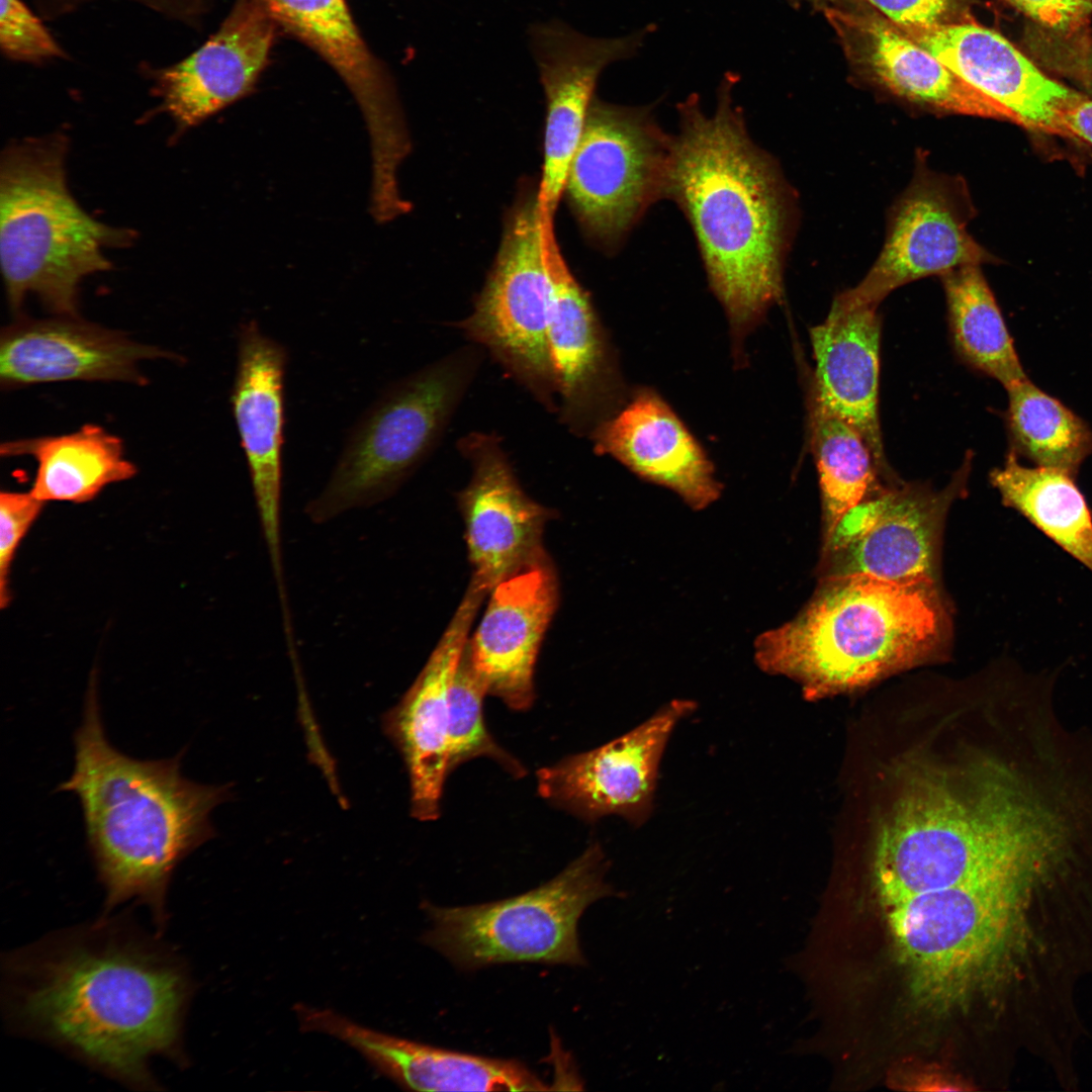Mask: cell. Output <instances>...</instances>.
<instances>
[{
  "label": "cell",
  "instance_id": "obj_1",
  "mask_svg": "<svg viewBox=\"0 0 1092 1092\" xmlns=\"http://www.w3.org/2000/svg\"><path fill=\"white\" fill-rule=\"evenodd\" d=\"M92 928L17 957L10 1004L31 1031L130 1084H152L148 1063L177 1050L188 997L169 956Z\"/></svg>",
  "mask_w": 1092,
  "mask_h": 1092
},
{
  "label": "cell",
  "instance_id": "obj_2",
  "mask_svg": "<svg viewBox=\"0 0 1092 1092\" xmlns=\"http://www.w3.org/2000/svg\"><path fill=\"white\" fill-rule=\"evenodd\" d=\"M727 73L712 115L696 95L679 104L665 194L695 232L712 287L736 328L756 321L783 293L791 194L777 163L748 136Z\"/></svg>",
  "mask_w": 1092,
  "mask_h": 1092
},
{
  "label": "cell",
  "instance_id": "obj_3",
  "mask_svg": "<svg viewBox=\"0 0 1092 1092\" xmlns=\"http://www.w3.org/2000/svg\"><path fill=\"white\" fill-rule=\"evenodd\" d=\"M74 745L73 772L57 791L79 800L106 904L134 899L161 919L174 870L215 836L210 813L231 798V787L185 778L186 747L163 759L133 758L116 749L106 736L94 685Z\"/></svg>",
  "mask_w": 1092,
  "mask_h": 1092
},
{
  "label": "cell",
  "instance_id": "obj_4",
  "mask_svg": "<svg viewBox=\"0 0 1092 1092\" xmlns=\"http://www.w3.org/2000/svg\"><path fill=\"white\" fill-rule=\"evenodd\" d=\"M948 633L934 579L823 577L798 615L755 640L754 659L762 671L798 682L812 701L928 662Z\"/></svg>",
  "mask_w": 1092,
  "mask_h": 1092
},
{
  "label": "cell",
  "instance_id": "obj_5",
  "mask_svg": "<svg viewBox=\"0 0 1092 1092\" xmlns=\"http://www.w3.org/2000/svg\"><path fill=\"white\" fill-rule=\"evenodd\" d=\"M67 138L53 133L10 144L0 164V257L9 306L31 294L60 316H77L79 285L111 264L103 250L134 233L90 216L70 193Z\"/></svg>",
  "mask_w": 1092,
  "mask_h": 1092
},
{
  "label": "cell",
  "instance_id": "obj_6",
  "mask_svg": "<svg viewBox=\"0 0 1092 1092\" xmlns=\"http://www.w3.org/2000/svg\"><path fill=\"white\" fill-rule=\"evenodd\" d=\"M481 360L479 346L461 347L387 387L349 432L308 518L324 523L394 493L436 449Z\"/></svg>",
  "mask_w": 1092,
  "mask_h": 1092
},
{
  "label": "cell",
  "instance_id": "obj_7",
  "mask_svg": "<svg viewBox=\"0 0 1092 1092\" xmlns=\"http://www.w3.org/2000/svg\"><path fill=\"white\" fill-rule=\"evenodd\" d=\"M607 856L592 843L560 874L524 894L484 904L423 909L422 941L462 971L513 963L583 966L577 924L597 900L616 895Z\"/></svg>",
  "mask_w": 1092,
  "mask_h": 1092
},
{
  "label": "cell",
  "instance_id": "obj_8",
  "mask_svg": "<svg viewBox=\"0 0 1092 1092\" xmlns=\"http://www.w3.org/2000/svg\"><path fill=\"white\" fill-rule=\"evenodd\" d=\"M551 285L537 188L527 186L506 219L492 268L470 315L454 326L484 348L550 413L557 382L548 345Z\"/></svg>",
  "mask_w": 1092,
  "mask_h": 1092
},
{
  "label": "cell",
  "instance_id": "obj_9",
  "mask_svg": "<svg viewBox=\"0 0 1092 1092\" xmlns=\"http://www.w3.org/2000/svg\"><path fill=\"white\" fill-rule=\"evenodd\" d=\"M669 147L647 108L594 98L563 192L584 235L604 248L621 241L665 194Z\"/></svg>",
  "mask_w": 1092,
  "mask_h": 1092
},
{
  "label": "cell",
  "instance_id": "obj_10",
  "mask_svg": "<svg viewBox=\"0 0 1092 1092\" xmlns=\"http://www.w3.org/2000/svg\"><path fill=\"white\" fill-rule=\"evenodd\" d=\"M971 455L949 483L928 485L894 479L880 483L823 542L820 578L869 575L907 582L934 579L946 513L964 493Z\"/></svg>",
  "mask_w": 1092,
  "mask_h": 1092
},
{
  "label": "cell",
  "instance_id": "obj_11",
  "mask_svg": "<svg viewBox=\"0 0 1092 1092\" xmlns=\"http://www.w3.org/2000/svg\"><path fill=\"white\" fill-rule=\"evenodd\" d=\"M974 214L965 180L930 169L919 155L911 181L890 209L880 255L863 278L834 300L849 307L879 306L912 281L994 262L968 231Z\"/></svg>",
  "mask_w": 1092,
  "mask_h": 1092
},
{
  "label": "cell",
  "instance_id": "obj_12",
  "mask_svg": "<svg viewBox=\"0 0 1092 1092\" xmlns=\"http://www.w3.org/2000/svg\"><path fill=\"white\" fill-rule=\"evenodd\" d=\"M696 702L675 699L627 733L537 771L539 795L588 822L616 815L641 827L654 809L660 763Z\"/></svg>",
  "mask_w": 1092,
  "mask_h": 1092
},
{
  "label": "cell",
  "instance_id": "obj_13",
  "mask_svg": "<svg viewBox=\"0 0 1092 1092\" xmlns=\"http://www.w3.org/2000/svg\"><path fill=\"white\" fill-rule=\"evenodd\" d=\"M457 447L472 469L458 493L472 567L469 583L489 594L507 577L548 558L542 536L551 513L523 490L497 435L471 432Z\"/></svg>",
  "mask_w": 1092,
  "mask_h": 1092
},
{
  "label": "cell",
  "instance_id": "obj_14",
  "mask_svg": "<svg viewBox=\"0 0 1092 1092\" xmlns=\"http://www.w3.org/2000/svg\"><path fill=\"white\" fill-rule=\"evenodd\" d=\"M649 28L620 37L586 36L560 20L534 24L531 46L546 99L538 206L554 218L571 159L584 130L597 81L610 64L634 56Z\"/></svg>",
  "mask_w": 1092,
  "mask_h": 1092
},
{
  "label": "cell",
  "instance_id": "obj_15",
  "mask_svg": "<svg viewBox=\"0 0 1092 1092\" xmlns=\"http://www.w3.org/2000/svg\"><path fill=\"white\" fill-rule=\"evenodd\" d=\"M487 594L469 584L423 669L400 701L381 717L386 737L400 753L411 785V814L420 821L440 816L449 761V692Z\"/></svg>",
  "mask_w": 1092,
  "mask_h": 1092
},
{
  "label": "cell",
  "instance_id": "obj_16",
  "mask_svg": "<svg viewBox=\"0 0 1092 1092\" xmlns=\"http://www.w3.org/2000/svg\"><path fill=\"white\" fill-rule=\"evenodd\" d=\"M277 29L261 0H236L218 29L193 53L147 71L160 109L184 131L249 94L266 67Z\"/></svg>",
  "mask_w": 1092,
  "mask_h": 1092
},
{
  "label": "cell",
  "instance_id": "obj_17",
  "mask_svg": "<svg viewBox=\"0 0 1092 1092\" xmlns=\"http://www.w3.org/2000/svg\"><path fill=\"white\" fill-rule=\"evenodd\" d=\"M278 28L322 57L342 78L364 115L372 162L393 166L411 151L394 82L362 37L346 0H261Z\"/></svg>",
  "mask_w": 1092,
  "mask_h": 1092
},
{
  "label": "cell",
  "instance_id": "obj_18",
  "mask_svg": "<svg viewBox=\"0 0 1092 1092\" xmlns=\"http://www.w3.org/2000/svg\"><path fill=\"white\" fill-rule=\"evenodd\" d=\"M287 351L249 321L238 333L237 367L231 394L263 535L282 589L280 504L284 444V382Z\"/></svg>",
  "mask_w": 1092,
  "mask_h": 1092
},
{
  "label": "cell",
  "instance_id": "obj_19",
  "mask_svg": "<svg viewBox=\"0 0 1092 1092\" xmlns=\"http://www.w3.org/2000/svg\"><path fill=\"white\" fill-rule=\"evenodd\" d=\"M466 651L487 695L513 710L530 708L539 649L558 603L549 558L507 577L490 590Z\"/></svg>",
  "mask_w": 1092,
  "mask_h": 1092
},
{
  "label": "cell",
  "instance_id": "obj_20",
  "mask_svg": "<svg viewBox=\"0 0 1092 1092\" xmlns=\"http://www.w3.org/2000/svg\"><path fill=\"white\" fill-rule=\"evenodd\" d=\"M78 316L22 318L0 338V382L4 388L60 381L145 382L139 364L168 357Z\"/></svg>",
  "mask_w": 1092,
  "mask_h": 1092
},
{
  "label": "cell",
  "instance_id": "obj_21",
  "mask_svg": "<svg viewBox=\"0 0 1092 1092\" xmlns=\"http://www.w3.org/2000/svg\"><path fill=\"white\" fill-rule=\"evenodd\" d=\"M302 1031L339 1038L380 1075L416 1091H546L550 1087L518 1060L441 1049L360 1025L330 1009L294 1006Z\"/></svg>",
  "mask_w": 1092,
  "mask_h": 1092
},
{
  "label": "cell",
  "instance_id": "obj_22",
  "mask_svg": "<svg viewBox=\"0 0 1092 1092\" xmlns=\"http://www.w3.org/2000/svg\"><path fill=\"white\" fill-rule=\"evenodd\" d=\"M551 285L548 345L557 382L559 420L573 435H590L607 419L613 372L608 344L588 293L568 268L553 222L543 220Z\"/></svg>",
  "mask_w": 1092,
  "mask_h": 1092
},
{
  "label": "cell",
  "instance_id": "obj_23",
  "mask_svg": "<svg viewBox=\"0 0 1092 1092\" xmlns=\"http://www.w3.org/2000/svg\"><path fill=\"white\" fill-rule=\"evenodd\" d=\"M897 27L1005 108L1014 123L1062 136L1060 109L1074 90L1045 75L998 32L972 21Z\"/></svg>",
  "mask_w": 1092,
  "mask_h": 1092
},
{
  "label": "cell",
  "instance_id": "obj_24",
  "mask_svg": "<svg viewBox=\"0 0 1092 1092\" xmlns=\"http://www.w3.org/2000/svg\"><path fill=\"white\" fill-rule=\"evenodd\" d=\"M881 316L878 306L833 300L826 320L811 329L815 360L812 407L857 430L885 480H892L879 417Z\"/></svg>",
  "mask_w": 1092,
  "mask_h": 1092
},
{
  "label": "cell",
  "instance_id": "obj_25",
  "mask_svg": "<svg viewBox=\"0 0 1092 1092\" xmlns=\"http://www.w3.org/2000/svg\"><path fill=\"white\" fill-rule=\"evenodd\" d=\"M595 451L676 492L703 510L721 492L714 469L693 436L654 393L642 391L590 434Z\"/></svg>",
  "mask_w": 1092,
  "mask_h": 1092
},
{
  "label": "cell",
  "instance_id": "obj_26",
  "mask_svg": "<svg viewBox=\"0 0 1092 1092\" xmlns=\"http://www.w3.org/2000/svg\"><path fill=\"white\" fill-rule=\"evenodd\" d=\"M825 14L851 40L872 78L892 95L936 113L1013 122L1005 108L964 81L889 20L833 9H826Z\"/></svg>",
  "mask_w": 1092,
  "mask_h": 1092
},
{
  "label": "cell",
  "instance_id": "obj_27",
  "mask_svg": "<svg viewBox=\"0 0 1092 1092\" xmlns=\"http://www.w3.org/2000/svg\"><path fill=\"white\" fill-rule=\"evenodd\" d=\"M0 453L35 460L29 491L46 504L90 502L106 486L136 473L135 465L125 457L122 441L91 424L69 434L9 441L1 445Z\"/></svg>",
  "mask_w": 1092,
  "mask_h": 1092
},
{
  "label": "cell",
  "instance_id": "obj_28",
  "mask_svg": "<svg viewBox=\"0 0 1092 1092\" xmlns=\"http://www.w3.org/2000/svg\"><path fill=\"white\" fill-rule=\"evenodd\" d=\"M990 482L1004 506L1092 571V512L1074 475L1024 466L1009 451L1003 466L991 471Z\"/></svg>",
  "mask_w": 1092,
  "mask_h": 1092
},
{
  "label": "cell",
  "instance_id": "obj_29",
  "mask_svg": "<svg viewBox=\"0 0 1092 1092\" xmlns=\"http://www.w3.org/2000/svg\"><path fill=\"white\" fill-rule=\"evenodd\" d=\"M939 278L951 341L962 361L1006 390L1027 379L981 266H962Z\"/></svg>",
  "mask_w": 1092,
  "mask_h": 1092
},
{
  "label": "cell",
  "instance_id": "obj_30",
  "mask_svg": "<svg viewBox=\"0 0 1092 1092\" xmlns=\"http://www.w3.org/2000/svg\"><path fill=\"white\" fill-rule=\"evenodd\" d=\"M1007 392L1005 421L1010 451L1036 466L1076 476L1092 453V430L1087 423L1028 378Z\"/></svg>",
  "mask_w": 1092,
  "mask_h": 1092
},
{
  "label": "cell",
  "instance_id": "obj_31",
  "mask_svg": "<svg viewBox=\"0 0 1092 1092\" xmlns=\"http://www.w3.org/2000/svg\"><path fill=\"white\" fill-rule=\"evenodd\" d=\"M811 446L821 492L824 542L883 477L861 434L845 421L814 407Z\"/></svg>",
  "mask_w": 1092,
  "mask_h": 1092
},
{
  "label": "cell",
  "instance_id": "obj_32",
  "mask_svg": "<svg viewBox=\"0 0 1092 1092\" xmlns=\"http://www.w3.org/2000/svg\"><path fill=\"white\" fill-rule=\"evenodd\" d=\"M486 695L465 645L449 692L448 771L475 757L486 756L513 777L522 778L527 774L524 765L494 741L485 726L482 703Z\"/></svg>",
  "mask_w": 1092,
  "mask_h": 1092
},
{
  "label": "cell",
  "instance_id": "obj_33",
  "mask_svg": "<svg viewBox=\"0 0 1092 1092\" xmlns=\"http://www.w3.org/2000/svg\"><path fill=\"white\" fill-rule=\"evenodd\" d=\"M0 49L8 60L31 65L67 58L64 48L23 0H1Z\"/></svg>",
  "mask_w": 1092,
  "mask_h": 1092
},
{
  "label": "cell",
  "instance_id": "obj_34",
  "mask_svg": "<svg viewBox=\"0 0 1092 1092\" xmlns=\"http://www.w3.org/2000/svg\"><path fill=\"white\" fill-rule=\"evenodd\" d=\"M46 503L30 491H1L0 493V607L9 606L12 599L10 573L16 552L39 517Z\"/></svg>",
  "mask_w": 1092,
  "mask_h": 1092
},
{
  "label": "cell",
  "instance_id": "obj_35",
  "mask_svg": "<svg viewBox=\"0 0 1092 1092\" xmlns=\"http://www.w3.org/2000/svg\"><path fill=\"white\" fill-rule=\"evenodd\" d=\"M1054 30L1074 31L1092 16V0H1005Z\"/></svg>",
  "mask_w": 1092,
  "mask_h": 1092
},
{
  "label": "cell",
  "instance_id": "obj_36",
  "mask_svg": "<svg viewBox=\"0 0 1092 1092\" xmlns=\"http://www.w3.org/2000/svg\"><path fill=\"white\" fill-rule=\"evenodd\" d=\"M897 26L927 27L948 23L958 0H869Z\"/></svg>",
  "mask_w": 1092,
  "mask_h": 1092
},
{
  "label": "cell",
  "instance_id": "obj_37",
  "mask_svg": "<svg viewBox=\"0 0 1092 1092\" xmlns=\"http://www.w3.org/2000/svg\"><path fill=\"white\" fill-rule=\"evenodd\" d=\"M95 0H36L44 18H58ZM140 3L168 18L193 23L203 10L204 0H128Z\"/></svg>",
  "mask_w": 1092,
  "mask_h": 1092
},
{
  "label": "cell",
  "instance_id": "obj_38",
  "mask_svg": "<svg viewBox=\"0 0 1092 1092\" xmlns=\"http://www.w3.org/2000/svg\"><path fill=\"white\" fill-rule=\"evenodd\" d=\"M1059 123L1063 138L1092 146V98L1074 91L1060 109Z\"/></svg>",
  "mask_w": 1092,
  "mask_h": 1092
},
{
  "label": "cell",
  "instance_id": "obj_39",
  "mask_svg": "<svg viewBox=\"0 0 1092 1092\" xmlns=\"http://www.w3.org/2000/svg\"><path fill=\"white\" fill-rule=\"evenodd\" d=\"M902 1084H906L910 1090H966L964 1083L947 1074L928 1068L911 1072L903 1076Z\"/></svg>",
  "mask_w": 1092,
  "mask_h": 1092
},
{
  "label": "cell",
  "instance_id": "obj_40",
  "mask_svg": "<svg viewBox=\"0 0 1092 1092\" xmlns=\"http://www.w3.org/2000/svg\"><path fill=\"white\" fill-rule=\"evenodd\" d=\"M1086 59L1085 65H1082L1079 71V78L1086 90L1092 96V50Z\"/></svg>",
  "mask_w": 1092,
  "mask_h": 1092
},
{
  "label": "cell",
  "instance_id": "obj_41",
  "mask_svg": "<svg viewBox=\"0 0 1092 1092\" xmlns=\"http://www.w3.org/2000/svg\"><path fill=\"white\" fill-rule=\"evenodd\" d=\"M792 1H795V0H792ZM811 1H817V0H811Z\"/></svg>",
  "mask_w": 1092,
  "mask_h": 1092
}]
</instances>
